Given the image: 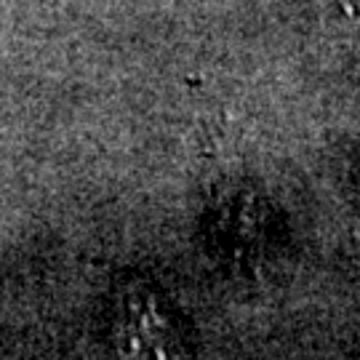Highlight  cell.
Masks as SVG:
<instances>
[{
  "label": "cell",
  "instance_id": "cell-1",
  "mask_svg": "<svg viewBox=\"0 0 360 360\" xmlns=\"http://www.w3.org/2000/svg\"><path fill=\"white\" fill-rule=\"evenodd\" d=\"M342 3H347V6H349V3H352V0H342Z\"/></svg>",
  "mask_w": 360,
  "mask_h": 360
}]
</instances>
